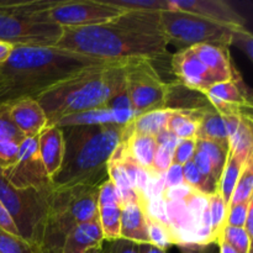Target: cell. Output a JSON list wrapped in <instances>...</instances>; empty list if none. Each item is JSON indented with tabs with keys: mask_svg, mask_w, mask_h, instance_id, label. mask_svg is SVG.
Here are the masks:
<instances>
[{
	"mask_svg": "<svg viewBox=\"0 0 253 253\" xmlns=\"http://www.w3.org/2000/svg\"><path fill=\"white\" fill-rule=\"evenodd\" d=\"M54 47L111 63L168 56L161 11L127 10L104 24L63 29Z\"/></svg>",
	"mask_w": 253,
	"mask_h": 253,
	"instance_id": "obj_1",
	"label": "cell"
},
{
	"mask_svg": "<svg viewBox=\"0 0 253 253\" xmlns=\"http://www.w3.org/2000/svg\"><path fill=\"white\" fill-rule=\"evenodd\" d=\"M110 63L57 47L15 46L9 58L0 64V106L9 108L22 99H37L86 69Z\"/></svg>",
	"mask_w": 253,
	"mask_h": 253,
	"instance_id": "obj_2",
	"label": "cell"
},
{
	"mask_svg": "<svg viewBox=\"0 0 253 253\" xmlns=\"http://www.w3.org/2000/svg\"><path fill=\"white\" fill-rule=\"evenodd\" d=\"M123 131L124 125L62 128L64 156L61 168L52 177L53 187H99L108 180V163L123 140Z\"/></svg>",
	"mask_w": 253,
	"mask_h": 253,
	"instance_id": "obj_3",
	"label": "cell"
},
{
	"mask_svg": "<svg viewBox=\"0 0 253 253\" xmlns=\"http://www.w3.org/2000/svg\"><path fill=\"white\" fill-rule=\"evenodd\" d=\"M125 86L124 63L86 69L36 99L47 118V126L74 114L106 108L109 100Z\"/></svg>",
	"mask_w": 253,
	"mask_h": 253,
	"instance_id": "obj_4",
	"label": "cell"
},
{
	"mask_svg": "<svg viewBox=\"0 0 253 253\" xmlns=\"http://www.w3.org/2000/svg\"><path fill=\"white\" fill-rule=\"evenodd\" d=\"M52 0H0V41L12 46L54 47L63 29L47 15Z\"/></svg>",
	"mask_w": 253,
	"mask_h": 253,
	"instance_id": "obj_5",
	"label": "cell"
},
{
	"mask_svg": "<svg viewBox=\"0 0 253 253\" xmlns=\"http://www.w3.org/2000/svg\"><path fill=\"white\" fill-rule=\"evenodd\" d=\"M99 187L54 188L49 200L41 249L59 253L67 235L98 216Z\"/></svg>",
	"mask_w": 253,
	"mask_h": 253,
	"instance_id": "obj_6",
	"label": "cell"
},
{
	"mask_svg": "<svg viewBox=\"0 0 253 253\" xmlns=\"http://www.w3.org/2000/svg\"><path fill=\"white\" fill-rule=\"evenodd\" d=\"M54 187L48 189H20L6 180L0 168V202L14 221L19 235L41 249L49 200Z\"/></svg>",
	"mask_w": 253,
	"mask_h": 253,
	"instance_id": "obj_7",
	"label": "cell"
},
{
	"mask_svg": "<svg viewBox=\"0 0 253 253\" xmlns=\"http://www.w3.org/2000/svg\"><path fill=\"white\" fill-rule=\"evenodd\" d=\"M161 25L168 44L178 51L202 43L229 48L234 34L241 29L175 9L161 11Z\"/></svg>",
	"mask_w": 253,
	"mask_h": 253,
	"instance_id": "obj_8",
	"label": "cell"
},
{
	"mask_svg": "<svg viewBox=\"0 0 253 253\" xmlns=\"http://www.w3.org/2000/svg\"><path fill=\"white\" fill-rule=\"evenodd\" d=\"M125 88L135 115L167 109L169 83H166L153 62L136 59L124 63Z\"/></svg>",
	"mask_w": 253,
	"mask_h": 253,
	"instance_id": "obj_9",
	"label": "cell"
},
{
	"mask_svg": "<svg viewBox=\"0 0 253 253\" xmlns=\"http://www.w3.org/2000/svg\"><path fill=\"white\" fill-rule=\"evenodd\" d=\"M121 12L105 0H52L47 10L49 20L62 29L104 24Z\"/></svg>",
	"mask_w": 253,
	"mask_h": 253,
	"instance_id": "obj_10",
	"label": "cell"
},
{
	"mask_svg": "<svg viewBox=\"0 0 253 253\" xmlns=\"http://www.w3.org/2000/svg\"><path fill=\"white\" fill-rule=\"evenodd\" d=\"M7 182L20 189H48L53 187L40 157L37 137H25L19 145L16 161L2 169Z\"/></svg>",
	"mask_w": 253,
	"mask_h": 253,
	"instance_id": "obj_11",
	"label": "cell"
},
{
	"mask_svg": "<svg viewBox=\"0 0 253 253\" xmlns=\"http://www.w3.org/2000/svg\"><path fill=\"white\" fill-rule=\"evenodd\" d=\"M210 105L221 115L250 114L252 115V99L249 86L235 71L231 79L210 86L204 93Z\"/></svg>",
	"mask_w": 253,
	"mask_h": 253,
	"instance_id": "obj_12",
	"label": "cell"
},
{
	"mask_svg": "<svg viewBox=\"0 0 253 253\" xmlns=\"http://www.w3.org/2000/svg\"><path fill=\"white\" fill-rule=\"evenodd\" d=\"M170 68L177 78V83L190 90L204 94L216 81L209 69L195 56L192 48L175 52L170 59Z\"/></svg>",
	"mask_w": 253,
	"mask_h": 253,
	"instance_id": "obj_13",
	"label": "cell"
},
{
	"mask_svg": "<svg viewBox=\"0 0 253 253\" xmlns=\"http://www.w3.org/2000/svg\"><path fill=\"white\" fill-rule=\"evenodd\" d=\"M170 9L189 12L211 21L245 27V19L226 1L221 0H169Z\"/></svg>",
	"mask_w": 253,
	"mask_h": 253,
	"instance_id": "obj_14",
	"label": "cell"
},
{
	"mask_svg": "<svg viewBox=\"0 0 253 253\" xmlns=\"http://www.w3.org/2000/svg\"><path fill=\"white\" fill-rule=\"evenodd\" d=\"M12 123L25 137H37L47 127V118L36 99H22L9 106Z\"/></svg>",
	"mask_w": 253,
	"mask_h": 253,
	"instance_id": "obj_15",
	"label": "cell"
},
{
	"mask_svg": "<svg viewBox=\"0 0 253 253\" xmlns=\"http://www.w3.org/2000/svg\"><path fill=\"white\" fill-rule=\"evenodd\" d=\"M147 217V205L137 202L124 204L121 207V239L130 240L136 244H150Z\"/></svg>",
	"mask_w": 253,
	"mask_h": 253,
	"instance_id": "obj_16",
	"label": "cell"
},
{
	"mask_svg": "<svg viewBox=\"0 0 253 253\" xmlns=\"http://www.w3.org/2000/svg\"><path fill=\"white\" fill-rule=\"evenodd\" d=\"M229 135V151L247 158L253 153V124L250 114L222 115Z\"/></svg>",
	"mask_w": 253,
	"mask_h": 253,
	"instance_id": "obj_17",
	"label": "cell"
},
{
	"mask_svg": "<svg viewBox=\"0 0 253 253\" xmlns=\"http://www.w3.org/2000/svg\"><path fill=\"white\" fill-rule=\"evenodd\" d=\"M40 157L47 174L52 179L61 168L64 156V140L62 128L57 126H47L39 136Z\"/></svg>",
	"mask_w": 253,
	"mask_h": 253,
	"instance_id": "obj_18",
	"label": "cell"
},
{
	"mask_svg": "<svg viewBox=\"0 0 253 253\" xmlns=\"http://www.w3.org/2000/svg\"><path fill=\"white\" fill-rule=\"evenodd\" d=\"M189 48H192L195 56L209 69L216 83L226 82L232 78L236 69L231 63L229 48L205 43L195 44Z\"/></svg>",
	"mask_w": 253,
	"mask_h": 253,
	"instance_id": "obj_19",
	"label": "cell"
},
{
	"mask_svg": "<svg viewBox=\"0 0 253 253\" xmlns=\"http://www.w3.org/2000/svg\"><path fill=\"white\" fill-rule=\"evenodd\" d=\"M104 242L99 217L74 227L64 239L59 253H83L93 247H100Z\"/></svg>",
	"mask_w": 253,
	"mask_h": 253,
	"instance_id": "obj_20",
	"label": "cell"
},
{
	"mask_svg": "<svg viewBox=\"0 0 253 253\" xmlns=\"http://www.w3.org/2000/svg\"><path fill=\"white\" fill-rule=\"evenodd\" d=\"M135 114L128 111H113L109 109H96L85 113L74 114L59 120L54 126L59 128L69 126H88V125H126L135 118Z\"/></svg>",
	"mask_w": 253,
	"mask_h": 253,
	"instance_id": "obj_21",
	"label": "cell"
},
{
	"mask_svg": "<svg viewBox=\"0 0 253 253\" xmlns=\"http://www.w3.org/2000/svg\"><path fill=\"white\" fill-rule=\"evenodd\" d=\"M123 150L137 163L138 166L147 170L152 177L153 161L158 150L157 140L155 136L141 135V133H130L123 137L120 142Z\"/></svg>",
	"mask_w": 253,
	"mask_h": 253,
	"instance_id": "obj_22",
	"label": "cell"
},
{
	"mask_svg": "<svg viewBox=\"0 0 253 253\" xmlns=\"http://www.w3.org/2000/svg\"><path fill=\"white\" fill-rule=\"evenodd\" d=\"M172 110L163 109V110L150 111L142 115L135 116L126 125H124L123 137L130 133H141V135L157 136L161 132L167 130L168 119H169Z\"/></svg>",
	"mask_w": 253,
	"mask_h": 253,
	"instance_id": "obj_23",
	"label": "cell"
},
{
	"mask_svg": "<svg viewBox=\"0 0 253 253\" xmlns=\"http://www.w3.org/2000/svg\"><path fill=\"white\" fill-rule=\"evenodd\" d=\"M197 138L229 146V135L224 116L217 113L212 106L200 116Z\"/></svg>",
	"mask_w": 253,
	"mask_h": 253,
	"instance_id": "obj_24",
	"label": "cell"
},
{
	"mask_svg": "<svg viewBox=\"0 0 253 253\" xmlns=\"http://www.w3.org/2000/svg\"><path fill=\"white\" fill-rule=\"evenodd\" d=\"M249 157L245 158L242 157V156L236 155V153H232L229 151L226 163H225L224 169H222L221 174H220V178L219 180H217L216 185V190L221 194V197L224 198L227 207H229L230 199H231L232 193H234L235 185H236L237 180H239L240 174H241L242 169H244L245 167V163L249 160Z\"/></svg>",
	"mask_w": 253,
	"mask_h": 253,
	"instance_id": "obj_25",
	"label": "cell"
},
{
	"mask_svg": "<svg viewBox=\"0 0 253 253\" xmlns=\"http://www.w3.org/2000/svg\"><path fill=\"white\" fill-rule=\"evenodd\" d=\"M113 156L115 158H118V160L121 162L126 174H127L128 179H130L131 184H132L133 190H135L141 198L147 199V197H146V192H147L148 184H150L151 182L150 173H148L147 170L143 169L141 166H138L137 163H136L135 161H133L132 158H131L130 156L123 150L121 145H119L118 147H116L115 152L113 153Z\"/></svg>",
	"mask_w": 253,
	"mask_h": 253,
	"instance_id": "obj_26",
	"label": "cell"
},
{
	"mask_svg": "<svg viewBox=\"0 0 253 253\" xmlns=\"http://www.w3.org/2000/svg\"><path fill=\"white\" fill-rule=\"evenodd\" d=\"M210 109V108H209ZM203 113H188V111L172 110L167 124V131L175 136L178 140L197 137L199 119Z\"/></svg>",
	"mask_w": 253,
	"mask_h": 253,
	"instance_id": "obj_27",
	"label": "cell"
},
{
	"mask_svg": "<svg viewBox=\"0 0 253 253\" xmlns=\"http://www.w3.org/2000/svg\"><path fill=\"white\" fill-rule=\"evenodd\" d=\"M208 211H209L211 241L216 244L220 240L222 230L226 226L227 217V204L217 190L211 195H208Z\"/></svg>",
	"mask_w": 253,
	"mask_h": 253,
	"instance_id": "obj_28",
	"label": "cell"
},
{
	"mask_svg": "<svg viewBox=\"0 0 253 253\" xmlns=\"http://www.w3.org/2000/svg\"><path fill=\"white\" fill-rule=\"evenodd\" d=\"M98 217L100 222L104 240L120 239V224H121V205L106 204L98 207Z\"/></svg>",
	"mask_w": 253,
	"mask_h": 253,
	"instance_id": "obj_29",
	"label": "cell"
},
{
	"mask_svg": "<svg viewBox=\"0 0 253 253\" xmlns=\"http://www.w3.org/2000/svg\"><path fill=\"white\" fill-rule=\"evenodd\" d=\"M197 148L202 150L205 155L209 157L212 166V173H214L215 180H219L224 166L226 163L227 156H229V146L221 145V143L212 142V141L200 140L197 138Z\"/></svg>",
	"mask_w": 253,
	"mask_h": 253,
	"instance_id": "obj_30",
	"label": "cell"
},
{
	"mask_svg": "<svg viewBox=\"0 0 253 253\" xmlns=\"http://www.w3.org/2000/svg\"><path fill=\"white\" fill-rule=\"evenodd\" d=\"M147 226L148 239H150L151 245L163 250V251H167L169 246L175 245L174 234L168 224H165L161 220L148 215Z\"/></svg>",
	"mask_w": 253,
	"mask_h": 253,
	"instance_id": "obj_31",
	"label": "cell"
},
{
	"mask_svg": "<svg viewBox=\"0 0 253 253\" xmlns=\"http://www.w3.org/2000/svg\"><path fill=\"white\" fill-rule=\"evenodd\" d=\"M253 156H250L245 163V167L240 174L239 180L235 185L234 193L230 199V204H240L247 203L253 199Z\"/></svg>",
	"mask_w": 253,
	"mask_h": 253,
	"instance_id": "obj_32",
	"label": "cell"
},
{
	"mask_svg": "<svg viewBox=\"0 0 253 253\" xmlns=\"http://www.w3.org/2000/svg\"><path fill=\"white\" fill-rule=\"evenodd\" d=\"M183 179H184V184H187L188 187H190L193 190L200 193V194L207 195V197L216 192V184L208 180L195 167L193 161L183 166Z\"/></svg>",
	"mask_w": 253,
	"mask_h": 253,
	"instance_id": "obj_33",
	"label": "cell"
},
{
	"mask_svg": "<svg viewBox=\"0 0 253 253\" xmlns=\"http://www.w3.org/2000/svg\"><path fill=\"white\" fill-rule=\"evenodd\" d=\"M105 1L123 11L127 10L166 11L170 9L169 0H105Z\"/></svg>",
	"mask_w": 253,
	"mask_h": 253,
	"instance_id": "obj_34",
	"label": "cell"
},
{
	"mask_svg": "<svg viewBox=\"0 0 253 253\" xmlns=\"http://www.w3.org/2000/svg\"><path fill=\"white\" fill-rule=\"evenodd\" d=\"M220 240L234 247L239 253L252 252V239L247 235L244 227H234L226 225L222 230Z\"/></svg>",
	"mask_w": 253,
	"mask_h": 253,
	"instance_id": "obj_35",
	"label": "cell"
},
{
	"mask_svg": "<svg viewBox=\"0 0 253 253\" xmlns=\"http://www.w3.org/2000/svg\"><path fill=\"white\" fill-rule=\"evenodd\" d=\"M0 253H39V249L21 236L0 229Z\"/></svg>",
	"mask_w": 253,
	"mask_h": 253,
	"instance_id": "obj_36",
	"label": "cell"
},
{
	"mask_svg": "<svg viewBox=\"0 0 253 253\" xmlns=\"http://www.w3.org/2000/svg\"><path fill=\"white\" fill-rule=\"evenodd\" d=\"M25 136L12 123L7 106H0V141H10L17 145L22 142Z\"/></svg>",
	"mask_w": 253,
	"mask_h": 253,
	"instance_id": "obj_37",
	"label": "cell"
},
{
	"mask_svg": "<svg viewBox=\"0 0 253 253\" xmlns=\"http://www.w3.org/2000/svg\"><path fill=\"white\" fill-rule=\"evenodd\" d=\"M195 150H197V137L179 140L173 153V163L183 167L185 163L193 161Z\"/></svg>",
	"mask_w": 253,
	"mask_h": 253,
	"instance_id": "obj_38",
	"label": "cell"
},
{
	"mask_svg": "<svg viewBox=\"0 0 253 253\" xmlns=\"http://www.w3.org/2000/svg\"><path fill=\"white\" fill-rule=\"evenodd\" d=\"M100 253H140L138 244L125 239H116L104 242L100 246Z\"/></svg>",
	"mask_w": 253,
	"mask_h": 253,
	"instance_id": "obj_39",
	"label": "cell"
},
{
	"mask_svg": "<svg viewBox=\"0 0 253 253\" xmlns=\"http://www.w3.org/2000/svg\"><path fill=\"white\" fill-rule=\"evenodd\" d=\"M253 199L247 203H240V204H230L227 207V217L226 225L234 227H244L245 221H246L247 211H249L250 204Z\"/></svg>",
	"mask_w": 253,
	"mask_h": 253,
	"instance_id": "obj_40",
	"label": "cell"
},
{
	"mask_svg": "<svg viewBox=\"0 0 253 253\" xmlns=\"http://www.w3.org/2000/svg\"><path fill=\"white\" fill-rule=\"evenodd\" d=\"M239 47L241 51H244L246 53V56L249 57V59L253 58V36L251 32L246 29V27H241V29L237 30L234 34L232 37L231 46Z\"/></svg>",
	"mask_w": 253,
	"mask_h": 253,
	"instance_id": "obj_41",
	"label": "cell"
},
{
	"mask_svg": "<svg viewBox=\"0 0 253 253\" xmlns=\"http://www.w3.org/2000/svg\"><path fill=\"white\" fill-rule=\"evenodd\" d=\"M106 204H120V198H119L118 190L115 185L110 179L105 180L103 184L99 185L98 193V207Z\"/></svg>",
	"mask_w": 253,
	"mask_h": 253,
	"instance_id": "obj_42",
	"label": "cell"
},
{
	"mask_svg": "<svg viewBox=\"0 0 253 253\" xmlns=\"http://www.w3.org/2000/svg\"><path fill=\"white\" fill-rule=\"evenodd\" d=\"M19 152V145L10 141H0V168L10 167L15 163Z\"/></svg>",
	"mask_w": 253,
	"mask_h": 253,
	"instance_id": "obj_43",
	"label": "cell"
},
{
	"mask_svg": "<svg viewBox=\"0 0 253 253\" xmlns=\"http://www.w3.org/2000/svg\"><path fill=\"white\" fill-rule=\"evenodd\" d=\"M193 163H194L195 167L199 169V172L202 173L208 180H210V182L215 183V184L217 185L216 180H215L214 178V173H212L211 162H210L209 157H208L202 150H199V148L195 150L194 156H193Z\"/></svg>",
	"mask_w": 253,
	"mask_h": 253,
	"instance_id": "obj_44",
	"label": "cell"
},
{
	"mask_svg": "<svg viewBox=\"0 0 253 253\" xmlns=\"http://www.w3.org/2000/svg\"><path fill=\"white\" fill-rule=\"evenodd\" d=\"M106 109L113 111H128V113L135 114L125 86L119 90L115 95H113V98L109 100L108 105H106Z\"/></svg>",
	"mask_w": 253,
	"mask_h": 253,
	"instance_id": "obj_45",
	"label": "cell"
},
{
	"mask_svg": "<svg viewBox=\"0 0 253 253\" xmlns=\"http://www.w3.org/2000/svg\"><path fill=\"white\" fill-rule=\"evenodd\" d=\"M182 184H184L183 167L179 165H175V163H172L170 167L167 169V172L163 174V187H165V189H169V188H174Z\"/></svg>",
	"mask_w": 253,
	"mask_h": 253,
	"instance_id": "obj_46",
	"label": "cell"
},
{
	"mask_svg": "<svg viewBox=\"0 0 253 253\" xmlns=\"http://www.w3.org/2000/svg\"><path fill=\"white\" fill-rule=\"evenodd\" d=\"M0 229L10 232V234H14V235H17V236H20L14 221H12V219L10 217L9 212L6 211L4 205L1 204V202H0Z\"/></svg>",
	"mask_w": 253,
	"mask_h": 253,
	"instance_id": "obj_47",
	"label": "cell"
},
{
	"mask_svg": "<svg viewBox=\"0 0 253 253\" xmlns=\"http://www.w3.org/2000/svg\"><path fill=\"white\" fill-rule=\"evenodd\" d=\"M244 229L245 231L247 232V235L252 239L253 237V202L249 207V211H247V216H246V221H245Z\"/></svg>",
	"mask_w": 253,
	"mask_h": 253,
	"instance_id": "obj_48",
	"label": "cell"
},
{
	"mask_svg": "<svg viewBox=\"0 0 253 253\" xmlns=\"http://www.w3.org/2000/svg\"><path fill=\"white\" fill-rule=\"evenodd\" d=\"M14 47L15 46H12V44L0 41V64H2L7 58H9Z\"/></svg>",
	"mask_w": 253,
	"mask_h": 253,
	"instance_id": "obj_49",
	"label": "cell"
},
{
	"mask_svg": "<svg viewBox=\"0 0 253 253\" xmlns=\"http://www.w3.org/2000/svg\"><path fill=\"white\" fill-rule=\"evenodd\" d=\"M138 251L140 253H167L151 244H138Z\"/></svg>",
	"mask_w": 253,
	"mask_h": 253,
	"instance_id": "obj_50",
	"label": "cell"
},
{
	"mask_svg": "<svg viewBox=\"0 0 253 253\" xmlns=\"http://www.w3.org/2000/svg\"><path fill=\"white\" fill-rule=\"evenodd\" d=\"M216 245H217V250H219V253H239L234 249V247H231L229 244L222 241V240L217 241Z\"/></svg>",
	"mask_w": 253,
	"mask_h": 253,
	"instance_id": "obj_51",
	"label": "cell"
},
{
	"mask_svg": "<svg viewBox=\"0 0 253 253\" xmlns=\"http://www.w3.org/2000/svg\"><path fill=\"white\" fill-rule=\"evenodd\" d=\"M198 253H219V250H217L216 244H208L203 246Z\"/></svg>",
	"mask_w": 253,
	"mask_h": 253,
	"instance_id": "obj_52",
	"label": "cell"
},
{
	"mask_svg": "<svg viewBox=\"0 0 253 253\" xmlns=\"http://www.w3.org/2000/svg\"><path fill=\"white\" fill-rule=\"evenodd\" d=\"M83 253H100V247H93V249L86 250V251Z\"/></svg>",
	"mask_w": 253,
	"mask_h": 253,
	"instance_id": "obj_53",
	"label": "cell"
},
{
	"mask_svg": "<svg viewBox=\"0 0 253 253\" xmlns=\"http://www.w3.org/2000/svg\"><path fill=\"white\" fill-rule=\"evenodd\" d=\"M39 253H54V252H51V251H43V250H39Z\"/></svg>",
	"mask_w": 253,
	"mask_h": 253,
	"instance_id": "obj_54",
	"label": "cell"
},
{
	"mask_svg": "<svg viewBox=\"0 0 253 253\" xmlns=\"http://www.w3.org/2000/svg\"><path fill=\"white\" fill-rule=\"evenodd\" d=\"M251 253H252V252H251Z\"/></svg>",
	"mask_w": 253,
	"mask_h": 253,
	"instance_id": "obj_55",
	"label": "cell"
}]
</instances>
